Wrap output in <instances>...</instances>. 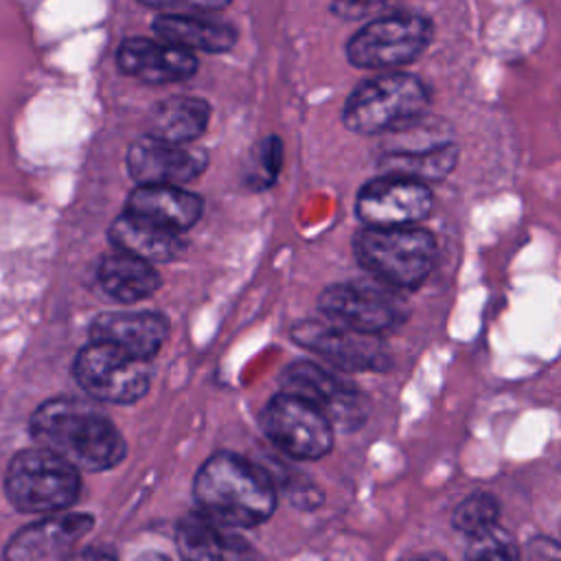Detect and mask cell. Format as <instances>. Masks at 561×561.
I'll list each match as a JSON object with an SVG mask.
<instances>
[{
	"label": "cell",
	"instance_id": "22",
	"mask_svg": "<svg viewBox=\"0 0 561 561\" xmlns=\"http://www.w3.org/2000/svg\"><path fill=\"white\" fill-rule=\"evenodd\" d=\"M208 118L210 107L204 99L188 94L167 96L149 114V136L171 145H188L206 131Z\"/></svg>",
	"mask_w": 561,
	"mask_h": 561
},
{
	"label": "cell",
	"instance_id": "13",
	"mask_svg": "<svg viewBox=\"0 0 561 561\" xmlns=\"http://www.w3.org/2000/svg\"><path fill=\"white\" fill-rule=\"evenodd\" d=\"M92 526L88 513H55L20 528L4 546V561H70Z\"/></svg>",
	"mask_w": 561,
	"mask_h": 561
},
{
	"label": "cell",
	"instance_id": "28",
	"mask_svg": "<svg viewBox=\"0 0 561 561\" xmlns=\"http://www.w3.org/2000/svg\"><path fill=\"white\" fill-rule=\"evenodd\" d=\"M397 0H333L331 11L342 20H375L392 13Z\"/></svg>",
	"mask_w": 561,
	"mask_h": 561
},
{
	"label": "cell",
	"instance_id": "10",
	"mask_svg": "<svg viewBox=\"0 0 561 561\" xmlns=\"http://www.w3.org/2000/svg\"><path fill=\"white\" fill-rule=\"evenodd\" d=\"M289 335L298 346L344 373L383 370L388 366V351L373 333L353 331L329 320H302L291 327Z\"/></svg>",
	"mask_w": 561,
	"mask_h": 561
},
{
	"label": "cell",
	"instance_id": "31",
	"mask_svg": "<svg viewBox=\"0 0 561 561\" xmlns=\"http://www.w3.org/2000/svg\"><path fill=\"white\" fill-rule=\"evenodd\" d=\"M136 561H171V559H167V557L160 554V552H142Z\"/></svg>",
	"mask_w": 561,
	"mask_h": 561
},
{
	"label": "cell",
	"instance_id": "20",
	"mask_svg": "<svg viewBox=\"0 0 561 561\" xmlns=\"http://www.w3.org/2000/svg\"><path fill=\"white\" fill-rule=\"evenodd\" d=\"M96 278L101 289L121 305L140 302L153 296L162 285L153 263L121 250H114L99 261Z\"/></svg>",
	"mask_w": 561,
	"mask_h": 561
},
{
	"label": "cell",
	"instance_id": "4",
	"mask_svg": "<svg viewBox=\"0 0 561 561\" xmlns=\"http://www.w3.org/2000/svg\"><path fill=\"white\" fill-rule=\"evenodd\" d=\"M79 493V469L46 447H26L7 465L4 495L22 513H61L77 502Z\"/></svg>",
	"mask_w": 561,
	"mask_h": 561
},
{
	"label": "cell",
	"instance_id": "18",
	"mask_svg": "<svg viewBox=\"0 0 561 561\" xmlns=\"http://www.w3.org/2000/svg\"><path fill=\"white\" fill-rule=\"evenodd\" d=\"M125 210L182 234L197 224L204 213V202L184 186L138 184L129 193Z\"/></svg>",
	"mask_w": 561,
	"mask_h": 561
},
{
	"label": "cell",
	"instance_id": "7",
	"mask_svg": "<svg viewBox=\"0 0 561 561\" xmlns=\"http://www.w3.org/2000/svg\"><path fill=\"white\" fill-rule=\"evenodd\" d=\"M432 39V22L416 13H386L368 20L346 44L357 68L394 70L423 55Z\"/></svg>",
	"mask_w": 561,
	"mask_h": 561
},
{
	"label": "cell",
	"instance_id": "27",
	"mask_svg": "<svg viewBox=\"0 0 561 561\" xmlns=\"http://www.w3.org/2000/svg\"><path fill=\"white\" fill-rule=\"evenodd\" d=\"M256 169H252V182L254 186H270L278 169L283 164V145L276 136L263 138V142L256 147Z\"/></svg>",
	"mask_w": 561,
	"mask_h": 561
},
{
	"label": "cell",
	"instance_id": "9",
	"mask_svg": "<svg viewBox=\"0 0 561 561\" xmlns=\"http://www.w3.org/2000/svg\"><path fill=\"white\" fill-rule=\"evenodd\" d=\"M318 307L329 322L379 335L403 320V302L394 291L366 280L335 283L322 289Z\"/></svg>",
	"mask_w": 561,
	"mask_h": 561
},
{
	"label": "cell",
	"instance_id": "19",
	"mask_svg": "<svg viewBox=\"0 0 561 561\" xmlns=\"http://www.w3.org/2000/svg\"><path fill=\"white\" fill-rule=\"evenodd\" d=\"M110 241L114 250L134 254L149 263L173 261L184 250L180 232H173L127 210L112 221Z\"/></svg>",
	"mask_w": 561,
	"mask_h": 561
},
{
	"label": "cell",
	"instance_id": "2",
	"mask_svg": "<svg viewBox=\"0 0 561 561\" xmlns=\"http://www.w3.org/2000/svg\"><path fill=\"white\" fill-rule=\"evenodd\" d=\"M197 508L232 528L267 522L276 508L270 476L234 451H217L204 460L193 480Z\"/></svg>",
	"mask_w": 561,
	"mask_h": 561
},
{
	"label": "cell",
	"instance_id": "5",
	"mask_svg": "<svg viewBox=\"0 0 561 561\" xmlns=\"http://www.w3.org/2000/svg\"><path fill=\"white\" fill-rule=\"evenodd\" d=\"M427 85L410 72L388 70L362 81L346 99L342 121L357 134H388L410 118L425 114Z\"/></svg>",
	"mask_w": 561,
	"mask_h": 561
},
{
	"label": "cell",
	"instance_id": "25",
	"mask_svg": "<svg viewBox=\"0 0 561 561\" xmlns=\"http://www.w3.org/2000/svg\"><path fill=\"white\" fill-rule=\"evenodd\" d=\"M497 517H500V502L495 500V495L484 493V491H476V493L467 495L454 508L451 524H454L456 530L471 537V535H478V533L495 526Z\"/></svg>",
	"mask_w": 561,
	"mask_h": 561
},
{
	"label": "cell",
	"instance_id": "29",
	"mask_svg": "<svg viewBox=\"0 0 561 561\" xmlns=\"http://www.w3.org/2000/svg\"><path fill=\"white\" fill-rule=\"evenodd\" d=\"M147 7L167 13H208L228 7L232 0H140Z\"/></svg>",
	"mask_w": 561,
	"mask_h": 561
},
{
	"label": "cell",
	"instance_id": "21",
	"mask_svg": "<svg viewBox=\"0 0 561 561\" xmlns=\"http://www.w3.org/2000/svg\"><path fill=\"white\" fill-rule=\"evenodd\" d=\"M158 39L199 53H226L237 42V31L219 20L202 18L195 13H162L153 20Z\"/></svg>",
	"mask_w": 561,
	"mask_h": 561
},
{
	"label": "cell",
	"instance_id": "11",
	"mask_svg": "<svg viewBox=\"0 0 561 561\" xmlns=\"http://www.w3.org/2000/svg\"><path fill=\"white\" fill-rule=\"evenodd\" d=\"M280 386L287 392L300 394L318 405L335 427L355 430L368 416L364 392L348 379L327 370L313 362H294L280 375Z\"/></svg>",
	"mask_w": 561,
	"mask_h": 561
},
{
	"label": "cell",
	"instance_id": "24",
	"mask_svg": "<svg viewBox=\"0 0 561 561\" xmlns=\"http://www.w3.org/2000/svg\"><path fill=\"white\" fill-rule=\"evenodd\" d=\"M390 140L386 145V153H423L438 147H445L451 140V127L427 114H419L408 123L388 131Z\"/></svg>",
	"mask_w": 561,
	"mask_h": 561
},
{
	"label": "cell",
	"instance_id": "14",
	"mask_svg": "<svg viewBox=\"0 0 561 561\" xmlns=\"http://www.w3.org/2000/svg\"><path fill=\"white\" fill-rule=\"evenodd\" d=\"M206 153L188 145H171L153 136L136 140L127 151V171L136 184L184 186L206 169Z\"/></svg>",
	"mask_w": 561,
	"mask_h": 561
},
{
	"label": "cell",
	"instance_id": "23",
	"mask_svg": "<svg viewBox=\"0 0 561 561\" xmlns=\"http://www.w3.org/2000/svg\"><path fill=\"white\" fill-rule=\"evenodd\" d=\"M458 160V147L454 142L423 151V153H383L379 160L381 173L405 175L419 182H436L443 180Z\"/></svg>",
	"mask_w": 561,
	"mask_h": 561
},
{
	"label": "cell",
	"instance_id": "30",
	"mask_svg": "<svg viewBox=\"0 0 561 561\" xmlns=\"http://www.w3.org/2000/svg\"><path fill=\"white\" fill-rule=\"evenodd\" d=\"M408 561H449V559H445L443 554H436V552H427V554H416V557H410Z\"/></svg>",
	"mask_w": 561,
	"mask_h": 561
},
{
	"label": "cell",
	"instance_id": "17",
	"mask_svg": "<svg viewBox=\"0 0 561 561\" xmlns=\"http://www.w3.org/2000/svg\"><path fill=\"white\" fill-rule=\"evenodd\" d=\"M169 337V322L153 311H105L90 324V340L112 342L138 357L153 359Z\"/></svg>",
	"mask_w": 561,
	"mask_h": 561
},
{
	"label": "cell",
	"instance_id": "16",
	"mask_svg": "<svg viewBox=\"0 0 561 561\" xmlns=\"http://www.w3.org/2000/svg\"><path fill=\"white\" fill-rule=\"evenodd\" d=\"M175 546L182 561H252V546L208 515L191 513L178 522Z\"/></svg>",
	"mask_w": 561,
	"mask_h": 561
},
{
	"label": "cell",
	"instance_id": "3",
	"mask_svg": "<svg viewBox=\"0 0 561 561\" xmlns=\"http://www.w3.org/2000/svg\"><path fill=\"white\" fill-rule=\"evenodd\" d=\"M357 263L392 289H414L427 280L436 261V241L421 226L370 228L353 239Z\"/></svg>",
	"mask_w": 561,
	"mask_h": 561
},
{
	"label": "cell",
	"instance_id": "26",
	"mask_svg": "<svg viewBox=\"0 0 561 561\" xmlns=\"http://www.w3.org/2000/svg\"><path fill=\"white\" fill-rule=\"evenodd\" d=\"M467 561H522V552L513 535L495 524L469 537Z\"/></svg>",
	"mask_w": 561,
	"mask_h": 561
},
{
	"label": "cell",
	"instance_id": "1",
	"mask_svg": "<svg viewBox=\"0 0 561 561\" xmlns=\"http://www.w3.org/2000/svg\"><path fill=\"white\" fill-rule=\"evenodd\" d=\"M31 436L79 471L112 469L127 454V443L114 421L77 397L44 401L31 416Z\"/></svg>",
	"mask_w": 561,
	"mask_h": 561
},
{
	"label": "cell",
	"instance_id": "12",
	"mask_svg": "<svg viewBox=\"0 0 561 561\" xmlns=\"http://www.w3.org/2000/svg\"><path fill=\"white\" fill-rule=\"evenodd\" d=\"M432 204L434 197L425 182L381 173L359 188L355 213L370 228L419 226L430 215Z\"/></svg>",
	"mask_w": 561,
	"mask_h": 561
},
{
	"label": "cell",
	"instance_id": "8",
	"mask_svg": "<svg viewBox=\"0 0 561 561\" xmlns=\"http://www.w3.org/2000/svg\"><path fill=\"white\" fill-rule=\"evenodd\" d=\"M267 438L296 460H318L333 447L331 419L300 394L280 390L263 410Z\"/></svg>",
	"mask_w": 561,
	"mask_h": 561
},
{
	"label": "cell",
	"instance_id": "6",
	"mask_svg": "<svg viewBox=\"0 0 561 561\" xmlns=\"http://www.w3.org/2000/svg\"><path fill=\"white\" fill-rule=\"evenodd\" d=\"M72 375L96 401L127 405L145 397L151 383V359L138 357L112 342L90 340L75 357Z\"/></svg>",
	"mask_w": 561,
	"mask_h": 561
},
{
	"label": "cell",
	"instance_id": "15",
	"mask_svg": "<svg viewBox=\"0 0 561 561\" xmlns=\"http://www.w3.org/2000/svg\"><path fill=\"white\" fill-rule=\"evenodd\" d=\"M118 68L145 83H175L195 75L197 57L193 50L164 39L129 37L118 46Z\"/></svg>",
	"mask_w": 561,
	"mask_h": 561
}]
</instances>
